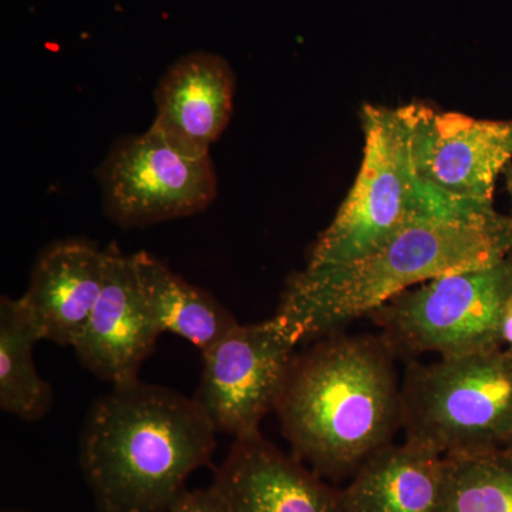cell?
Returning <instances> with one entry per match:
<instances>
[{
    "label": "cell",
    "instance_id": "cell-8",
    "mask_svg": "<svg viewBox=\"0 0 512 512\" xmlns=\"http://www.w3.org/2000/svg\"><path fill=\"white\" fill-rule=\"evenodd\" d=\"M299 342L279 316L254 325L238 323L210 350L195 402L217 433L234 439L259 433L275 410Z\"/></svg>",
    "mask_w": 512,
    "mask_h": 512
},
{
    "label": "cell",
    "instance_id": "cell-5",
    "mask_svg": "<svg viewBox=\"0 0 512 512\" xmlns=\"http://www.w3.org/2000/svg\"><path fill=\"white\" fill-rule=\"evenodd\" d=\"M406 440L443 456L507 448L512 439V349L412 363L402 383Z\"/></svg>",
    "mask_w": 512,
    "mask_h": 512
},
{
    "label": "cell",
    "instance_id": "cell-12",
    "mask_svg": "<svg viewBox=\"0 0 512 512\" xmlns=\"http://www.w3.org/2000/svg\"><path fill=\"white\" fill-rule=\"evenodd\" d=\"M235 73L227 60L208 52L188 53L168 67L156 90L151 128L190 157H208L234 111Z\"/></svg>",
    "mask_w": 512,
    "mask_h": 512
},
{
    "label": "cell",
    "instance_id": "cell-13",
    "mask_svg": "<svg viewBox=\"0 0 512 512\" xmlns=\"http://www.w3.org/2000/svg\"><path fill=\"white\" fill-rule=\"evenodd\" d=\"M104 272V249L89 239H62L40 251L20 301L42 340L76 343L103 289Z\"/></svg>",
    "mask_w": 512,
    "mask_h": 512
},
{
    "label": "cell",
    "instance_id": "cell-21",
    "mask_svg": "<svg viewBox=\"0 0 512 512\" xmlns=\"http://www.w3.org/2000/svg\"><path fill=\"white\" fill-rule=\"evenodd\" d=\"M2 512H29V511L20 510V508H8V510H3Z\"/></svg>",
    "mask_w": 512,
    "mask_h": 512
},
{
    "label": "cell",
    "instance_id": "cell-14",
    "mask_svg": "<svg viewBox=\"0 0 512 512\" xmlns=\"http://www.w3.org/2000/svg\"><path fill=\"white\" fill-rule=\"evenodd\" d=\"M446 456L404 440L380 448L342 490L346 512H440Z\"/></svg>",
    "mask_w": 512,
    "mask_h": 512
},
{
    "label": "cell",
    "instance_id": "cell-11",
    "mask_svg": "<svg viewBox=\"0 0 512 512\" xmlns=\"http://www.w3.org/2000/svg\"><path fill=\"white\" fill-rule=\"evenodd\" d=\"M212 483L232 512H346L342 490L264 439L261 431L235 439Z\"/></svg>",
    "mask_w": 512,
    "mask_h": 512
},
{
    "label": "cell",
    "instance_id": "cell-6",
    "mask_svg": "<svg viewBox=\"0 0 512 512\" xmlns=\"http://www.w3.org/2000/svg\"><path fill=\"white\" fill-rule=\"evenodd\" d=\"M512 293V251L483 268L441 276L370 315L394 352L468 355L501 348L500 322Z\"/></svg>",
    "mask_w": 512,
    "mask_h": 512
},
{
    "label": "cell",
    "instance_id": "cell-20",
    "mask_svg": "<svg viewBox=\"0 0 512 512\" xmlns=\"http://www.w3.org/2000/svg\"><path fill=\"white\" fill-rule=\"evenodd\" d=\"M505 175H507V187L508 192H510L512 200V164L508 165V167L505 168Z\"/></svg>",
    "mask_w": 512,
    "mask_h": 512
},
{
    "label": "cell",
    "instance_id": "cell-9",
    "mask_svg": "<svg viewBox=\"0 0 512 512\" xmlns=\"http://www.w3.org/2000/svg\"><path fill=\"white\" fill-rule=\"evenodd\" d=\"M413 154L427 184L456 200L494 205L512 158V120H484L409 104Z\"/></svg>",
    "mask_w": 512,
    "mask_h": 512
},
{
    "label": "cell",
    "instance_id": "cell-17",
    "mask_svg": "<svg viewBox=\"0 0 512 512\" xmlns=\"http://www.w3.org/2000/svg\"><path fill=\"white\" fill-rule=\"evenodd\" d=\"M440 512H512V450L446 457Z\"/></svg>",
    "mask_w": 512,
    "mask_h": 512
},
{
    "label": "cell",
    "instance_id": "cell-22",
    "mask_svg": "<svg viewBox=\"0 0 512 512\" xmlns=\"http://www.w3.org/2000/svg\"><path fill=\"white\" fill-rule=\"evenodd\" d=\"M507 448H510V450H512V439L510 441V444H508Z\"/></svg>",
    "mask_w": 512,
    "mask_h": 512
},
{
    "label": "cell",
    "instance_id": "cell-2",
    "mask_svg": "<svg viewBox=\"0 0 512 512\" xmlns=\"http://www.w3.org/2000/svg\"><path fill=\"white\" fill-rule=\"evenodd\" d=\"M217 430L194 397L141 382L117 384L90 407L79 461L99 512H168Z\"/></svg>",
    "mask_w": 512,
    "mask_h": 512
},
{
    "label": "cell",
    "instance_id": "cell-4",
    "mask_svg": "<svg viewBox=\"0 0 512 512\" xmlns=\"http://www.w3.org/2000/svg\"><path fill=\"white\" fill-rule=\"evenodd\" d=\"M362 127L365 147L355 184L313 245L309 268L356 261L420 221L495 210L448 197L421 178L409 106H365Z\"/></svg>",
    "mask_w": 512,
    "mask_h": 512
},
{
    "label": "cell",
    "instance_id": "cell-7",
    "mask_svg": "<svg viewBox=\"0 0 512 512\" xmlns=\"http://www.w3.org/2000/svg\"><path fill=\"white\" fill-rule=\"evenodd\" d=\"M104 211L121 228L191 217L217 197L211 156L190 157L157 131L120 138L97 168Z\"/></svg>",
    "mask_w": 512,
    "mask_h": 512
},
{
    "label": "cell",
    "instance_id": "cell-18",
    "mask_svg": "<svg viewBox=\"0 0 512 512\" xmlns=\"http://www.w3.org/2000/svg\"><path fill=\"white\" fill-rule=\"evenodd\" d=\"M168 512H232L227 497L214 483L210 487L184 490Z\"/></svg>",
    "mask_w": 512,
    "mask_h": 512
},
{
    "label": "cell",
    "instance_id": "cell-16",
    "mask_svg": "<svg viewBox=\"0 0 512 512\" xmlns=\"http://www.w3.org/2000/svg\"><path fill=\"white\" fill-rule=\"evenodd\" d=\"M42 340L25 305L0 298V409L28 423L46 417L55 402L49 382L39 375L33 348Z\"/></svg>",
    "mask_w": 512,
    "mask_h": 512
},
{
    "label": "cell",
    "instance_id": "cell-15",
    "mask_svg": "<svg viewBox=\"0 0 512 512\" xmlns=\"http://www.w3.org/2000/svg\"><path fill=\"white\" fill-rule=\"evenodd\" d=\"M141 292L160 333H173L192 343L201 355L238 325L218 299L171 271L148 254L133 255Z\"/></svg>",
    "mask_w": 512,
    "mask_h": 512
},
{
    "label": "cell",
    "instance_id": "cell-1",
    "mask_svg": "<svg viewBox=\"0 0 512 512\" xmlns=\"http://www.w3.org/2000/svg\"><path fill=\"white\" fill-rule=\"evenodd\" d=\"M384 336L333 335L293 357L275 412L292 454L328 480L357 468L402 429V383Z\"/></svg>",
    "mask_w": 512,
    "mask_h": 512
},
{
    "label": "cell",
    "instance_id": "cell-10",
    "mask_svg": "<svg viewBox=\"0 0 512 512\" xmlns=\"http://www.w3.org/2000/svg\"><path fill=\"white\" fill-rule=\"evenodd\" d=\"M106 272L99 299L72 346L84 369L113 386L134 382L161 335L148 312L133 255L104 248Z\"/></svg>",
    "mask_w": 512,
    "mask_h": 512
},
{
    "label": "cell",
    "instance_id": "cell-3",
    "mask_svg": "<svg viewBox=\"0 0 512 512\" xmlns=\"http://www.w3.org/2000/svg\"><path fill=\"white\" fill-rule=\"evenodd\" d=\"M512 251V215L433 218L348 264L292 275L275 315L301 343L316 342L421 284L501 261Z\"/></svg>",
    "mask_w": 512,
    "mask_h": 512
},
{
    "label": "cell",
    "instance_id": "cell-19",
    "mask_svg": "<svg viewBox=\"0 0 512 512\" xmlns=\"http://www.w3.org/2000/svg\"><path fill=\"white\" fill-rule=\"evenodd\" d=\"M500 346L512 349V293L505 303L503 316L500 322Z\"/></svg>",
    "mask_w": 512,
    "mask_h": 512
}]
</instances>
